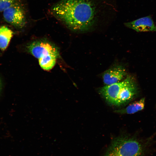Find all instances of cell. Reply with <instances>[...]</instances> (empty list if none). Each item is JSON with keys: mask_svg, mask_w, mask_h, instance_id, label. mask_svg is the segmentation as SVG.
I'll list each match as a JSON object with an SVG mask.
<instances>
[{"mask_svg": "<svg viewBox=\"0 0 156 156\" xmlns=\"http://www.w3.org/2000/svg\"><path fill=\"white\" fill-rule=\"evenodd\" d=\"M113 0H61L53 5L51 14L70 29L90 30L106 13L114 9Z\"/></svg>", "mask_w": 156, "mask_h": 156, "instance_id": "obj_1", "label": "cell"}, {"mask_svg": "<svg viewBox=\"0 0 156 156\" xmlns=\"http://www.w3.org/2000/svg\"><path fill=\"white\" fill-rule=\"evenodd\" d=\"M99 92L108 103L119 106L131 100L137 92V88L133 78L127 76L122 81L101 88Z\"/></svg>", "mask_w": 156, "mask_h": 156, "instance_id": "obj_2", "label": "cell"}, {"mask_svg": "<svg viewBox=\"0 0 156 156\" xmlns=\"http://www.w3.org/2000/svg\"><path fill=\"white\" fill-rule=\"evenodd\" d=\"M151 148L138 139L120 136L113 141L105 156H149Z\"/></svg>", "mask_w": 156, "mask_h": 156, "instance_id": "obj_3", "label": "cell"}, {"mask_svg": "<svg viewBox=\"0 0 156 156\" xmlns=\"http://www.w3.org/2000/svg\"><path fill=\"white\" fill-rule=\"evenodd\" d=\"M28 51L37 58L43 70L49 71L55 66L59 56L58 49L50 43L43 40L34 41L27 47Z\"/></svg>", "mask_w": 156, "mask_h": 156, "instance_id": "obj_4", "label": "cell"}, {"mask_svg": "<svg viewBox=\"0 0 156 156\" xmlns=\"http://www.w3.org/2000/svg\"><path fill=\"white\" fill-rule=\"evenodd\" d=\"M3 12L4 19L7 23L19 28L25 26L26 21L25 11L16 2Z\"/></svg>", "mask_w": 156, "mask_h": 156, "instance_id": "obj_5", "label": "cell"}, {"mask_svg": "<svg viewBox=\"0 0 156 156\" xmlns=\"http://www.w3.org/2000/svg\"><path fill=\"white\" fill-rule=\"evenodd\" d=\"M126 75L124 67L116 65L106 70L103 73L102 78L105 85H111L121 81Z\"/></svg>", "mask_w": 156, "mask_h": 156, "instance_id": "obj_6", "label": "cell"}, {"mask_svg": "<svg viewBox=\"0 0 156 156\" xmlns=\"http://www.w3.org/2000/svg\"><path fill=\"white\" fill-rule=\"evenodd\" d=\"M124 24L137 32L156 31V26L150 16L125 23Z\"/></svg>", "mask_w": 156, "mask_h": 156, "instance_id": "obj_7", "label": "cell"}, {"mask_svg": "<svg viewBox=\"0 0 156 156\" xmlns=\"http://www.w3.org/2000/svg\"><path fill=\"white\" fill-rule=\"evenodd\" d=\"M145 105V99L142 98L140 100L134 102L125 108L116 110L115 112L120 114H131L142 110Z\"/></svg>", "mask_w": 156, "mask_h": 156, "instance_id": "obj_8", "label": "cell"}, {"mask_svg": "<svg viewBox=\"0 0 156 156\" xmlns=\"http://www.w3.org/2000/svg\"><path fill=\"white\" fill-rule=\"evenodd\" d=\"M13 32L7 27H0V49L5 50L10 42L13 36Z\"/></svg>", "mask_w": 156, "mask_h": 156, "instance_id": "obj_9", "label": "cell"}, {"mask_svg": "<svg viewBox=\"0 0 156 156\" xmlns=\"http://www.w3.org/2000/svg\"><path fill=\"white\" fill-rule=\"evenodd\" d=\"M16 2V0H0V12H3Z\"/></svg>", "mask_w": 156, "mask_h": 156, "instance_id": "obj_10", "label": "cell"}, {"mask_svg": "<svg viewBox=\"0 0 156 156\" xmlns=\"http://www.w3.org/2000/svg\"><path fill=\"white\" fill-rule=\"evenodd\" d=\"M2 88V81L1 80V79L0 78V93L1 91Z\"/></svg>", "mask_w": 156, "mask_h": 156, "instance_id": "obj_11", "label": "cell"}]
</instances>
